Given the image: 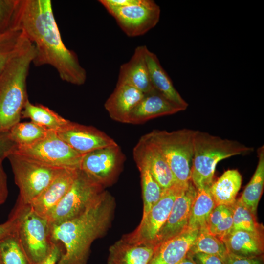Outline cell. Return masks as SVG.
<instances>
[{"instance_id": "1", "label": "cell", "mask_w": 264, "mask_h": 264, "mask_svg": "<svg viewBox=\"0 0 264 264\" xmlns=\"http://www.w3.org/2000/svg\"><path fill=\"white\" fill-rule=\"evenodd\" d=\"M12 29L22 31L34 45L35 66H52L63 81L71 84L85 83L86 71L64 44L50 0H19Z\"/></svg>"}, {"instance_id": "2", "label": "cell", "mask_w": 264, "mask_h": 264, "mask_svg": "<svg viewBox=\"0 0 264 264\" xmlns=\"http://www.w3.org/2000/svg\"><path fill=\"white\" fill-rule=\"evenodd\" d=\"M115 200L103 190L98 198L78 216L59 224L50 225L53 242L62 244L56 264H86L93 242L103 236L110 226Z\"/></svg>"}, {"instance_id": "3", "label": "cell", "mask_w": 264, "mask_h": 264, "mask_svg": "<svg viewBox=\"0 0 264 264\" xmlns=\"http://www.w3.org/2000/svg\"><path fill=\"white\" fill-rule=\"evenodd\" d=\"M35 54L34 45L28 40L0 77V134L8 132L22 118L28 100L26 80Z\"/></svg>"}, {"instance_id": "4", "label": "cell", "mask_w": 264, "mask_h": 264, "mask_svg": "<svg viewBox=\"0 0 264 264\" xmlns=\"http://www.w3.org/2000/svg\"><path fill=\"white\" fill-rule=\"evenodd\" d=\"M252 147L237 141L223 139L195 131L191 181L197 190L210 187L217 164L227 158L252 152Z\"/></svg>"}, {"instance_id": "5", "label": "cell", "mask_w": 264, "mask_h": 264, "mask_svg": "<svg viewBox=\"0 0 264 264\" xmlns=\"http://www.w3.org/2000/svg\"><path fill=\"white\" fill-rule=\"evenodd\" d=\"M9 218L15 223L13 233L31 264H38L48 254L53 242L46 219L36 214L29 205L17 200Z\"/></svg>"}, {"instance_id": "6", "label": "cell", "mask_w": 264, "mask_h": 264, "mask_svg": "<svg viewBox=\"0 0 264 264\" xmlns=\"http://www.w3.org/2000/svg\"><path fill=\"white\" fill-rule=\"evenodd\" d=\"M194 132L188 129L172 132L154 130L146 134L166 160L176 183L182 186L191 181Z\"/></svg>"}, {"instance_id": "7", "label": "cell", "mask_w": 264, "mask_h": 264, "mask_svg": "<svg viewBox=\"0 0 264 264\" xmlns=\"http://www.w3.org/2000/svg\"><path fill=\"white\" fill-rule=\"evenodd\" d=\"M7 158L19 189L17 200L26 205H30L63 169L42 164L17 153Z\"/></svg>"}, {"instance_id": "8", "label": "cell", "mask_w": 264, "mask_h": 264, "mask_svg": "<svg viewBox=\"0 0 264 264\" xmlns=\"http://www.w3.org/2000/svg\"><path fill=\"white\" fill-rule=\"evenodd\" d=\"M17 153L42 164L60 168H80L83 156L70 147L57 134L49 130L36 142L26 146H18Z\"/></svg>"}, {"instance_id": "9", "label": "cell", "mask_w": 264, "mask_h": 264, "mask_svg": "<svg viewBox=\"0 0 264 264\" xmlns=\"http://www.w3.org/2000/svg\"><path fill=\"white\" fill-rule=\"evenodd\" d=\"M104 190V187L79 169L71 187L48 216L50 225L59 224L82 213Z\"/></svg>"}, {"instance_id": "10", "label": "cell", "mask_w": 264, "mask_h": 264, "mask_svg": "<svg viewBox=\"0 0 264 264\" xmlns=\"http://www.w3.org/2000/svg\"><path fill=\"white\" fill-rule=\"evenodd\" d=\"M188 185L182 186L175 183L170 188L163 190L159 200L141 219L136 229L122 238L132 243L156 246L157 236L166 221L176 198Z\"/></svg>"}, {"instance_id": "11", "label": "cell", "mask_w": 264, "mask_h": 264, "mask_svg": "<svg viewBox=\"0 0 264 264\" xmlns=\"http://www.w3.org/2000/svg\"><path fill=\"white\" fill-rule=\"evenodd\" d=\"M117 24L130 37L146 34L158 23L159 6L153 0H138L134 4L108 11Z\"/></svg>"}, {"instance_id": "12", "label": "cell", "mask_w": 264, "mask_h": 264, "mask_svg": "<svg viewBox=\"0 0 264 264\" xmlns=\"http://www.w3.org/2000/svg\"><path fill=\"white\" fill-rule=\"evenodd\" d=\"M125 159L117 144L85 154L80 169L104 187L113 182Z\"/></svg>"}, {"instance_id": "13", "label": "cell", "mask_w": 264, "mask_h": 264, "mask_svg": "<svg viewBox=\"0 0 264 264\" xmlns=\"http://www.w3.org/2000/svg\"><path fill=\"white\" fill-rule=\"evenodd\" d=\"M56 132L70 147L82 154L117 145L112 138L98 129L71 121Z\"/></svg>"}, {"instance_id": "14", "label": "cell", "mask_w": 264, "mask_h": 264, "mask_svg": "<svg viewBox=\"0 0 264 264\" xmlns=\"http://www.w3.org/2000/svg\"><path fill=\"white\" fill-rule=\"evenodd\" d=\"M133 157L137 166L145 165L149 169L154 178L163 190L176 183L166 160L146 134L140 137L134 147Z\"/></svg>"}, {"instance_id": "15", "label": "cell", "mask_w": 264, "mask_h": 264, "mask_svg": "<svg viewBox=\"0 0 264 264\" xmlns=\"http://www.w3.org/2000/svg\"><path fill=\"white\" fill-rule=\"evenodd\" d=\"M197 190L190 181L176 198L170 215L155 240L157 246L187 228L190 211Z\"/></svg>"}, {"instance_id": "16", "label": "cell", "mask_w": 264, "mask_h": 264, "mask_svg": "<svg viewBox=\"0 0 264 264\" xmlns=\"http://www.w3.org/2000/svg\"><path fill=\"white\" fill-rule=\"evenodd\" d=\"M79 168H63L49 185L29 205L42 217L47 218L68 191Z\"/></svg>"}, {"instance_id": "17", "label": "cell", "mask_w": 264, "mask_h": 264, "mask_svg": "<svg viewBox=\"0 0 264 264\" xmlns=\"http://www.w3.org/2000/svg\"><path fill=\"white\" fill-rule=\"evenodd\" d=\"M184 110L154 89L145 94L142 100L131 111L126 123L142 124L154 118L173 114Z\"/></svg>"}, {"instance_id": "18", "label": "cell", "mask_w": 264, "mask_h": 264, "mask_svg": "<svg viewBox=\"0 0 264 264\" xmlns=\"http://www.w3.org/2000/svg\"><path fill=\"white\" fill-rule=\"evenodd\" d=\"M199 230L187 228L156 246L148 264H176L185 258Z\"/></svg>"}, {"instance_id": "19", "label": "cell", "mask_w": 264, "mask_h": 264, "mask_svg": "<svg viewBox=\"0 0 264 264\" xmlns=\"http://www.w3.org/2000/svg\"><path fill=\"white\" fill-rule=\"evenodd\" d=\"M146 47L145 45L137 46L129 61L121 65L116 84L131 86L144 94L154 90L145 57Z\"/></svg>"}, {"instance_id": "20", "label": "cell", "mask_w": 264, "mask_h": 264, "mask_svg": "<svg viewBox=\"0 0 264 264\" xmlns=\"http://www.w3.org/2000/svg\"><path fill=\"white\" fill-rule=\"evenodd\" d=\"M145 94L126 84H116L113 91L104 103V108L113 120L126 123L129 114Z\"/></svg>"}, {"instance_id": "21", "label": "cell", "mask_w": 264, "mask_h": 264, "mask_svg": "<svg viewBox=\"0 0 264 264\" xmlns=\"http://www.w3.org/2000/svg\"><path fill=\"white\" fill-rule=\"evenodd\" d=\"M156 246L130 242L123 238L109 249L107 264H148Z\"/></svg>"}, {"instance_id": "22", "label": "cell", "mask_w": 264, "mask_h": 264, "mask_svg": "<svg viewBox=\"0 0 264 264\" xmlns=\"http://www.w3.org/2000/svg\"><path fill=\"white\" fill-rule=\"evenodd\" d=\"M145 57L151 84L154 89L176 105L186 110L188 104L176 90L157 55L146 47Z\"/></svg>"}, {"instance_id": "23", "label": "cell", "mask_w": 264, "mask_h": 264, "mask_svg": "<svg viewBox=\"0 0 264 264\" xmlns=\"http://www.w3.org/2000/svg\"><path fill=\"white\" fill-rule=\"evenodd\" d=\"M221 241L228 253L232 255L249 258L262 257L264 252L263 233L231 231Z\"/></svg>"}, {"instance_id": "24", "label": "cell", "mask_w": 264, "mask_h": 264, "mask_svg": "<svg viewBox=\"0 0 264 264\" xmlns=\"http://www.w3.org/2000/svg\"><path fill=\"white\" fill-rule=\"evenodd\" d=\"M242 183V177L238 170L229 169L225 171L210 187L216 205L232 206L236 202Z\"/></svg>"}, {"instance_id": "25", "label": "cell", "mask_w": 264, "mask_h": 264, "mask_svg": "<svg viewBox=\"0 0 264 264\" xmlns=\"http://www.w3.org/2000/svg\"><path fill=\"white\" fill-rule=\"evenodd\" d=\"M210 192V187L197 190L192 204L187 228L191 230H207L210 215L216 207Z\"/></svg>"}, {"instance_id": "26", "label": "cell", "mask_w": 264, "mask_h": 264, "mask_svg": "<svg viewBox=\"0 0 264 264\" xmlns=\"http://www.w3.org/2000/svg\"><path fill=\"white\" fill-rule=\"evenodd\" d=\"M22 118L56 132L67 126L70 121L66 119L49 108L42 104H33L27 101L22 112Z\"/></svg>"}, {"instance_id": "27", "label": "cell", "mask_w": 264, "mask_h": 264, "mask_svg": "<svg viewBox=\"0 0 264 264\" xmlns=\"http://www.w3.org/2000/svg\"><path fill=\"white\" fill-rule=\"evenodd\" d=\"M258 162L255 171L239 199L255 216L264 185V148L258 150Z\"/></svg>"}, {"instance_id": "28", "label": "cell", "mask_w": 264, "mask_h": 264, "mask_svg": "<svg viewBox=\"0 0 264 264\" xmlns=\"http://www.w3.org/2000/svg\"><path fill=\"white\" fill-rule=\"evenodd\" d=\"M27 41L23 33L18 30H9L0 38V77L9 62Z\"/></svg>"}, {"instance_id": "29", "label": "cell", "mask_w": 264, "mask_h": 264, "mask_svg": "<svg viewBox=\"0 0 264 264\" xmlns=\"http://www.w3.org/2000/svg\"><path fill=\"white\" fill-rule=\"evenodd\" d=\"M197 253L215 255L220 259L223 263L229 254L223 242L210 234L207 230H199L188 255L191 256Z\"/></svg>"}, {"instance_id": "30", "label": "cell", "mask_w": 264, "mask_h": 264, "mask_svg": "<svg viewBox=\"0 0 264 264\" xmlns=\"http://www.w3.org/2000/svg\"><path fill=\"white\" fill-rule=\"evenodd\" d=\"M137 167L140 173L143 200V219L153 205L159 200L163 190L154 178L149 169L146 166L141 165Z\"/></svg>"}, {"instance_id": "31", "label": "cell", "mask_w": 264, "mask_h": 264, "mask_svg": "<svg viewBox=\"0 0 264 264\" xmlns=\"http://www.w3.org/2000/svg\"><path fill=\"white\" fill-rule=\"evenodd\" d=\"M232 224L233 211L231 206L217 205L210 215L207 230L221 240L230 232Z\"/></svg>"}, {"instance_id": "32", "label": "cell", "mask_w": 264, "mask_h": 264, "mask_svg": "<svg viewBox=\"0 0 264 264\" xmlns=\"http://www.w3.org/2000/svg\"><path fill=\"white\" fill-rule=\"evenodd\" d=\"M48 130L30 121L19 122L9 132L11 138L18 146H26L43 138Z\"/></svg>"}, {"instance_id": "33", "label": "cell", "mask_w": 264, "mask_h": 264, "mask_svg": "<svg viewBox=\"0 0 264 264\" xmlns=\"http://www.w3.org/2000/svg\"><path fill=\"white\" fill-rule=\"evenodd\" d=\"M0 264H31L13 232L0 240Z\"/></svg>"}, {"instance_id": "34", "label": "cell", "mask_w": 264, "mask_h": 264, "mask_svg": "<svg viewBox=\"0 0 264 264\" xmlns=\"http://www.w3.org/2000/svg\"><path fill=\"white\" fill-rule=\"evenodd\" d=\"M233 224L231 231L244 230L253 233H263V226L256 220L254 215L239 200L231 206Z\"/></svg>"}, {"instance_id": "35", "label": "cell", "mask_w": 264, "mask_h": 264, "mask_svg": "<svg viewBox=\"0 0 264 264\" xmlns=\"http://www.w3.org/2000/svg\"><path fill=\"white\" fill-rule=\"evenodd\" d=\"M19 0H0V34L12 30Z\"/></svg>"}, {"instance_id": "36", "label": "cell", "mask_w": 264, "mask_h": 264, "mask_svg": "<svg viewBox=\"0 0 264 264\" xmlns=\"http://www.w3.org/2000/svg\"><path fill=\"white\" fill-rule=\"evenodd\" d=\"M18 145L12 139L9 132L0 134V158L4 160L14 153Z\"/></svg>"}, {"instance_id": "37", "label": "cell", "mask_w": 264, "mask_h": 264, "mask_svg": "<svg viewBox=\"0 0 264 264\" xmlns=\"http://www.w3.org/2000/svg\"><path fill=\"white\" fill-rule=\"evenodd\" d=\"M189 256L191 257L197 264H224L220 259L213 255L197 253Z\"/></svg>"}, {"instance_id": "38", "label": "cell", "mask_w": 264, "mask_h": 264, "mask_svg": "<svg viewBox=\"0 0 264 264\" xmlns=\"http://www.w3.org/2000/svg\"><path fill=\"white\" fill-rule=\"evenodd\" d=\"M3 160L0 158V205L4 203L8 195L7 177L3 166Z\"/></svg>"}, {"instance_id": "39", "label": "cell", "mask_w": 264, "mask_h": 264, "mask_svg": "<svg viewBox=\"0 0 264 264\" xmlns=\"http://www.w3.org/2000/svg\"><path fill=\"white\" fill-rule=\"evenodd\" d=\"M138 0H98L108 12L134 4Z\"/></svg>"}, {"instance_id": "40", "label": "cell", "mask_w": 264, "mask_h": 264, "mask_svg": "<svg viewBox=\"0 0 264 264\" xmlns=\"http://www.w3.org/2000/svg\"><path fill=\"white\" fill-rule=\"evenodd\" d=\"M62 254L60 244L53 242L48 254L38 264H56Z\"/></svg>"}, {"instance_id": "41", "label": "cell", "mask_w": 264, "mask_h": 264, "mask_svg": "<svg viewBox=\"0 0 264 264\" xmlns=\"http://www.w3.org/2000/svg\"><path fill=\"white\" fill-rule=\"evenodd\" d=\"M262 257L257 258H242L231 254L228 255L224 264H263Z\"/></svg>"}, {"instance_id": "42", "label": "cell", "mask_w": 264, "mask_h": 264, "mask_svg": "<svg viewBox=\"0 0 264 264\" xmlns=\"http://www.w3.org/2000/svg\"><path fill=\"white\" fill-rule=\"evenodd\" d=\"M15 223L14 220L9 218L7 220L3 223L0 224V240L12 233L14 229Z\"/></svg>"}, {"instance_id": "43", "label": "cell", "mask_w": 264, "mask_h": 264, "mask_svg": "<svg viewBox=\"0 0 264 264\" xmlns=\"http://www.w3.org/2000/svg\"><path fill=\"white\" fill-rule=\"evenodd\" d=\"M176 264H197L192 259V258L187 255L183 260Z\"/></svg>"}, {"instance_id": "44", "label": "cell", "mask_w": 264, "mask_h": 264, "mask_svg": "<svg viewBox=\"0 0 264 264\" xmlns=\"http://www.w3.org/2000/svg\"><path fill=\"white\" fill-rule=\"evenodd\" d=\"M4 33H2V34H0V37L2 35V34H4Z\"/></svg>"}]
</instances>
